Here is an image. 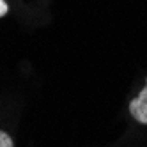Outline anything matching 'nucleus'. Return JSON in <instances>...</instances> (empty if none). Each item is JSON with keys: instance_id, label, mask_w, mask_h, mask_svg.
Instances as JSON below:
<instances>
[{"instance_id": "nucleus-1", "label": "nucleus", "mask_w": 147, "mask_h": 147, "mask_svg": "<svg viewBox=\"0 0 147 147\" xmlns=\"http://www.w3.org/2000/svg\"><path fill=\"white\" fill-rule=\"evenodd\" d=\"M129 112L138 122L147 124V80H145V87L138 92V96L129 103Z\"/></svg>"}, {"instance_id": "nucleus-2", "label": "nucleus", "mask_w": 147, "mask_h": 147, "mask_svg": "<svg viewBox=\"0 0 147 147\" xmlns=\"http://www.w3.org/2000/svg\"><path fill=\"white\" fill-rule=\"evenodd\" d=\"M0 147H14L13 145V138L7 133H4V131H0Z\"/></svg>"}, {"instance_id": "nucleus-3", "label": "nucleus", "mask_w": 147, "mask_h": 147, "mask_svg": "<svg viewBox=\"0 0 147 147\" xmlns=\"http://www.w3.org/2000/svg\"><path fill=\"white\" fill-rule=\"evenodd\" d=\"M7 11H9V7H7V4H5V0H0V18L5 16Z\"/></svg>"}]
</instances>
